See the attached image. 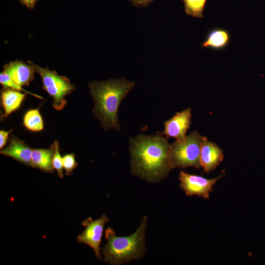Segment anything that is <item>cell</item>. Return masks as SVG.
<instances>
[{
  "mask_svg": "<svg viewBox=\"0 0 265 265\" xmlns=\"http://www.w3.org/2000/svg\"><path fill=\"white\" fill-rule=\"evenodd\" d=\"M131 172L148 182L164 179L172 169L170 146L160 133L145 135L139 134L130 139Z\"/></svg>",
  "mask_w": 265,
  "mask_h": 265,
  "instance_id": "cell-1",
  "label": "cell"
},
{
  "mask_svg": "<svg viewBox=\"0 0 265 265\" xmlns=\"http://www.w3.org/2000/svg\"><path fill=\"white\" fill-rule=\"evenodd\" d=\"M134 86V81L125 78L89 83L88 87L95 103L93 113L105 130H120L121 126L117 117L118 108L123 99Z\"/></svg>",
  "mask_w": 265,
  "mask_h": 265,
  "instance_id": "cell-2",
  "label": "cell"
},
{
  "mask_svg": "<svg viewBox=\"0 0 265 265\" xmlns=\"http://www.w3.org/2000/svg\"><path fill=\"white\" fill-rule=\"evenodd\" d=\"M147 217L144 216L137 229L132 234L119 237L114 230L107 227L105 230L107 242L102 249L104 262L118 265L141 258L145 252V232Z\"/></svg>",
  "mask_w": 265,
  "mask_h": 265,
  "instance_id": "cell-3",
  "label": "cell"
},
{
  "mask_svg": "<svg viewBox=\"0 0 265 265\" xmlns=\"http://www.w3.org/2000/svg\"><path fill=\"white\" fill-rule=\"evenodd\" d=\"M204 136L193 131L184 138L177 140L170 146L172 168L194 167L199 169L200 151Z\"/></svg>",
  "mask_w": 265,
  "mask_h": 265,
  "instance_id": "cell-4",
  "label": "cell"
},
{
  "mask_svg": "<svg viewBox=\"0 0 265 265\" xmlns=\"http://www.w3.org/2000/svg\"><path fill=\"white\" fill-rule=\"evenodd\" d=\"M32 64L41 78L44 90L53 98V107L57 111L62 110L67 104L65 97L75 89V85L68 78L58 75L54 71Z\"/></svg>",
  "mask_w": 265,
  "mask_h": 265,
  "instance_id": "cell-5",
  "label": "cell"
},
{
  "mask_svg": "<svg viewBox=\"0 0 265 265\" xmlns=\"http://www.w3.org/2000/svg\"><path fill=\"white\" fill-rule=\"evenodd\" d=\"M223 173L213 179H207L201 176L189 174L180 171L179 180L180 187L186 196L196 195L209 199L210 193L217 181L223 177Z\"/></svg>",
  "mask_w": 265,
  "mask_h": 265,
  "instance_id": "cell-6",
  "label": "cell"
},
{
  "mask_svg": "<svg viewBox=\"0 0 265 265\" xmlns=\"http://www.w3.org/2000/svg\"><path fill=\"white\" fill-rule=\"evenodd\" d=\"M108 221V218L105 213L96 220L89 217L82 222L81 224L85 229L77 237V241L90 247L98 259H101L100 245L105 224Z\"/></svg>",
  "mask_w": 265,
  "mask_h": 265,
  "instance_id": "cell-7",
  "label": "cell"
},
{
  "mask_svg": "<svg viewBox=\"0 0 265 265\" xmlns=\"http://www.w3.org/2000/svg\"><path fill=\"white\" fill-rule=\"evenodd\" d=\"M191 109L188 107L177 112L172 118L164 122V130L160 132L167 137L183 139L190 128L191 122Z\"/></svg>",
  "mask_w": 265,
  "mask_h": 265,
  "instance_id": "cell-8",
  "label": "cell"
},
{
  "mask_svg": "<svg viewBox=\"0 0 265 265\" xmlns=\"http://www.w3.org/2000/svg\"><path fill=\"white\" fill-rule=\"evenodd\" d=\"M200 163L204 171L209 173L214 170L224 159L222 150L215 143L204 136L200 151Z\"/></svg>",
  "mask_w": 265,
  "mask_h": 265,
  "instance_id": "cell-9",
  "label": "cell"
},
{
  "mask_svg": "<svg viewBox=\"0 0 265 265\" xmlns=\"http://www.w3.org/2000/svg\"><path fill=\"white\" fill-rule=\"evenodd\" d=\"M32 150L23 140L12 135L9 139L8 146L1 149L0 154L12 158L26 165L32 166Z\"/></svg>",
  "mask_w": 265,
  "mask_h": 265,
  "instance_id": "cell-10",
  "label": "cell"
},
{
  "mask_svg": "<svg viewBox=\"0 0 265 265\" xmlns=\"http://www.w3.org/2000/svg\"><path fill=\"white\" fill-rule=\"evenodd\" d=\"M3 72L15 82L23 86L28 85L33 80L35 71L32 64L28 65L22 61H15L6 64Z\"/></svg>",
  "mask_w": 265,
  "mask_h": 265,
  "instance_id": "cell-11",
  "label": "cell"
},
{
  "mask_svg": "<svg viewBox=\"0 0 265 265\" xmlns=\"http://www.w3.org/2000/svg\"><path fill=\"white\" fill-rule=\"evenodd\" d=\"M231 41V35L227 29L222 27H215L208 31L200 47L219 51L228 47Z\"/></svg>",
  "mask_w": 265,
  "mask_h": 265,
  "instance_id": "cell-12",
  "label": "cell"
},
{
  "mask_svg": "<svg viewBox=\"0 0 265 265\" xmlns=\"http://www.w3.org/2000/svg\"><path fill=\"white\" fill-rule=\"evenodd\" d=\"M26 96V94L21 91L4 88L0 94L1 106L4 111L1 116V119L7 117L18 110L21 106Z\"/></svg>",
  "mask_w": 265,
  "mask_h": 265,
  "instance_id": "cell-13",
  "label": "cell"
},
{
  "mask_svg": "<svg viewBox=\"0 0 265 265\" xmlns=\"http://www.w3.org/2000/svg\"><path fill=\"white\" fill-rule=\"evenodd\" d=\"M54 143L49 149H32L31 163L32 167L46 173H53V157L54 153Z\"/></svg>",
  "mask_w": 265,
  "mask_h": 265,
  "instance_id": "cell-14",
  "label": "cell"
},
{
  "mask_svg": "<svg viewBox=\"0 0 265 265\" xmlns=\"http://www.w3.org/2000/svg\"><path fill=\"white\" fill-rule=\"evenodd\" d=\"M23 123L27 130L32 132H39L44 129L43 120L38 108L29 109L25 112Z\"/></svg>",
  "mask_w": 265,
  "mask_h": 265,
  "instance_id": "cell-15",
  "label": "cell"
},
{
  "mask_svg": "<svg viewBox=\"0 0 265 265\" xmlns=\"http://www.w3.org/2000/svg\"><path fill=\"white\" fill-rule=\"evenodd\" d=\"M184 5L185 13L193 18L203 19L208 0H181Z\"/></svg>",
  "mask_w": 265,
  "mask_h": 265,
  "instance_id": "cell-16",
  "label": "cell"
},
{
  "mask_svg": "<svg viewBox=\"0 0 265 265\" xmlns=\"http://www.w3.org/2000/svg\"><path fill=\"white\" fill-rule=\"evenodd\" d=\"M0 83L4 88H9L19 91H23L26 94H30L35 97L42 99L43 98L36 94L24 89L22 86L15 82L7 74L2 72L0 74Z\"/></svg>",
  "mask_w": 265,
  "mask_h": 265,
  "instance_id": "cell-17",
  "label": "cell"
},
{
  "mask_svg": "<svg viewBox=\"0 0 265 265\" xmlns=\"http://www.w3.org/2000/svg\"><path fill=\"white\" fill-rule=\"evenodd\" d=\"M54 153L53 157V166L57 173L59 178L63 177V167L62 163V158L59 152V144L57 140L54 142Z\"/></svg>",
  "mask_w": 265,
  "mask_h": 265,
  "instance_id": "cell-18",
  "label": "cell"
},
{
  "mask_svg": "<svg viewBox=\"0 0 265 265\" xmlns=\"http://www.w3.org/2000/svg\"><path fill=\"white\" fill-rule=\"evenodd\" d=\"M62 163L65 175L67 176L71 175L74 170L78 166V163L76 161L75 155L73 153L63 156Z\"/></svg>",
  "mask_w": 265,
  "mask_h": 265,
  "instance_id": "cell-19",
  "label": "cell"
},
{
  "mask_svg": "<svg viewBox=\"0 0 265 265\" xmlns=\"http://www.w3.org/2000/svg\"><path fill=\"white\" fill-rule=\"evenodd\" d=\"M137 7L143 8L149 6L154 0H128Z\"/></svg>",
  "mask_w": 265,
  "mask_h": 265,
  "instance_id": "cell-20",
  "label": "cell"
},
{
  "mask_svg": "<svg viewBox=\"0 0 265 265\" xmlns=\"http://www.w3.org/2000/svg\"><path fill=\"white\" fill-rule=\"evenodd\" d=\"M12 131L11 130L9 131L4 130L0 131V149H3V147L6 144L10 133Z\"/></svg>",
  "mask_w": 265,
  "mask_h": 265,
  "instance_id": "cell-21",
  "label": "cell"
},
{
  "mask_svg": "<svg viewBox=\"0 0 265 265\" xmlns=\"http://www.w3.org/2000/svg\"><path fill=\"white\" fill-rule=\"evenodd\" d=\"M22 4L29 9H33L38 0H19Z\"/></svg>",
  "mask_w": 265,
  "mask_h": 265,
  "instance_id": "cell-22",
  "label": "cell"
}]
</instances>
